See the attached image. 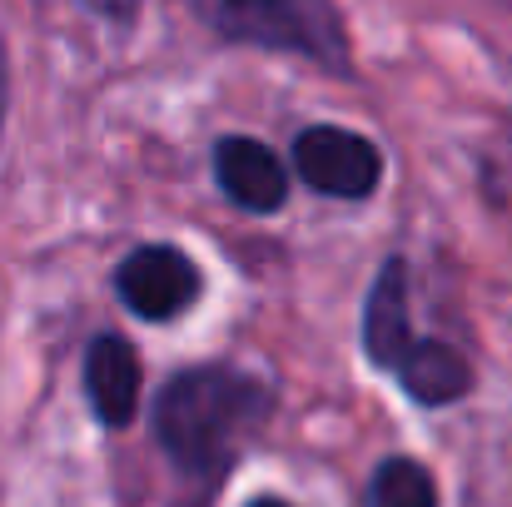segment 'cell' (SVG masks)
Here are the masks:
<instances>
[{"label": "cell", "mask_w": 512, "mask_h": 507, "mask_svg": "<svg viewBox=\"0 0 512 507\" xmlns=\"http://www.w3.org/2000/svg\"><path fill=\"white\" fill-rule=\"evenodd\" d=\"M274 413V388L234 363H194L155 393L150 423L179 483L204 507Z\"/></svg>", "instance_id": "obj_1"}, {"label": "cell", "mask_w": 512, "mask_h": 507, "mask_svg": "<svg viewBox=\"0 0 512 507\" xmlns=\"http://www.w3.org/2000/svg\"><path fill=\"white\" fill-rule=\"evenodd\" d=\"M189 10L229 45L284 50L324 70H348V35L334 0H189Z\"/></svg>", "instance_id": "obj_2"}, {"label": "cell", "mask_w": 512, "mask_h": 507, "mask_svg": "<svg viewBox=\"0 0 512 507\" xmlns=\"http://www.w3.org/2000/svg\"><path fill=\"white\" fill-rule=\"evenodd\" d=\"M294 174L329 199H368L383 179V155L373 140L339 130V125H309L294 135Z\"/></svg>", "instance_id": "obj_3"}, {"label": "cell", "mask_w": 512, "mask_h": 507, "mask_svg": "<svg viewBox=\"0 0 512 507\" xmlns=\"http://www.w3.org/2000/svg\"><path fill=\"white\" fill-rule=\"evenodd\" d=\"M115 294L135 319L170 324L199 299V264L174 244H140L120 259Z\"/></svg>", "instance_id": "obj_4"}, {"label": "cell", "mask_w": 512, "mask_h": 507, "mask_svg": "<svg viewBox=\"0 0 512 507\" xmlns=\"http://www.w3.org/2000/svg\"><path fill=\"white\" fill-rule=\"evenodd\" d=\"M214 184L249 214H274L289 199V165L249 135H224L214 145Z\"/></svg>", "instance_id": "obj_5"}, {"label": "cell", "mask_w": 512, "mask_h": 507, "mask_svg": "<svg viewBox=\"0 0 512 507\" xmlns=\"http://www.w3.org/2000/svg\"><path fill=\"white\" fill-rule=\"evenodd\" d=\"M85 398L105 428H130L140 413V353L125 334H95L85 348Z\"/></svg>", "instance_id": "obj_6"}, {"label": "cell", "mask_w": 512, "mask_h": 507, "mask_svg": "<svg viewBox=\"0 0 512 507\" xmlns=\"http://www.w3.org/2000/svg\"><path fill=\"white\" fill-rule=\"evenodd\" d=\"M388 373L398 378V388H403L418 408H448V403H458V398L473 388L468 358H463L453 343H443V338H413Z\"/></svg>", "instance_id": "obj_7"}, {"label": "cell", "mask_w": 512, "mask_h": 507, "mask_svg": "<svg viewBox=\"0 0 512 507\" xmlns=\"http://www.w3.org/2000/svg\"><path fill=\"white\" fill-rule=\"evenodd\" d=\"M413 343V329H408V264L393 254L378 264L373 274V289L363 299V353L373 368H393L398 353Z\"/></svg>", "instance_id": "obj_8"}, {"label": "cell", "mask_w": 512, "mask_h": 507, "mask_svg": "<svg viewBox=\"0 0 512 507\" xmlns=\"http://www.w3.org/2000/svg\"><path fill=\"white\" fill-rule=\"evenodd\" d=\"M373 507H438V483L413 458H383L368 488Z\"/></svg>", "instance_id": "obj_9"}, {"label": "cell", "mask_w": 512, "mask_h": 507, "mask_svg": "<svg viewBox=\"0 0 512 507\" xmlns=\"http://www.w3.org/2000/svg\"><path fill=\"white\" fill-rule=\"evenodd\" d=\"M95 15H105V20H115V25H125V20H135V10H140V0H85Z\"/></svg>", "instance_id": "obj_10"}, {"label": "cell", "mask_w": 512, "mask_h": 507, "mask_svg": "<svg viewBox=\"0 0 512 507\" xmlns=\"http://www.w3.org/2000/svg\"><path fill=\"white\" fill-rule=\"evenodd\" d=\"M5 105H10V60H5V45H0V125H5Z\"/></svg>", "instance_id": "obj_11"}, {"label": "cell", "mask_w": 512, "mask_h": 507, "mask_svg": "<svg viewBox=\"0 0 512 507\" xmlns=\"http://www.w3.org/2000/svg\"><path fill=\"white\" fill-rule=\"evenodd\" d=\"M249 507H294V503H284V498H254Z\"/></svg>", "instance_id": "obj_12"}]
</instances>
